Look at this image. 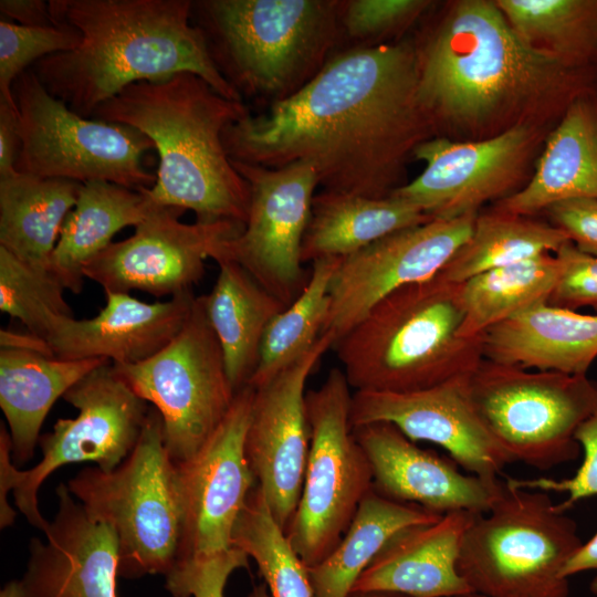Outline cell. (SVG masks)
I'll list each match as a JSON object with an SVG mask.
<instances>
[{"label":"cell","instance_id":"15","mask_svg":"<svg viewBox=\"0 0 597 597\" xmlns=\"http://www.w3.org/2000/svg\"><path fill=\"white\" fill-rule=\"evenodd\" d=\"M185 210L157 206L127 239L112 242L83 268L85 279L104 292L176 296L192 292L205 261L224 258L226 245L244 226L232 221L185 223Z\"/></svg>","mask_w":597,"mask_h":597},{"label":"cell","instance_id":"37","mask_svg":"<svg viewBox=\"0 0 597 597\" xmlns=\"http://www.w3.org/2000/svg\"><path fill=\"white\" fill-rule=\"evenodd\" d=\"M231 543L253 558L270 597H314L307 567L271 515L258 486L235 522Z\"/></svg>","mask_w":597,"mask_h":597},{"label":"cell","instance_id":"27","mask_svg":"<svg viewBox=\"0 0 597 597\" xmlns=\"http://www.w3.org/2000/svg\"><path fill=\"white\" fill-rule=\"evenodd\" d=\"M104 358L63 359L0 348V407L9 426L12 460L32 459L43 421L54 402Z\"/></svg>","mask_w":597,"mask_h":597},{"label":"cell","instance_id":"49","mask_svg":"<svg viewBox=\"0 0 597 597\" xmlns=\"http://www.w3.org/2000/svg\"><path fill=\"white\" fill-rule=\"evenodd\" d=\"M597 569V533L568 558L561 575L564 578L580 572Z\"/></svg>","mask_w":597,"mask_h":597},{"label":"cell","instance_id":"10","mask_svg":"<svg viewBox=\"0 0 597 597\" xmlns=\"http://www.w3.org/2000/svg\"><path fill=\"white\" fill-rule=\"evenodd\" d=\"M20 150L15 171L85 184L104 180L134 190L151 188L145 167L154 143L130 126L86 118L52 96L30 67L12 86Z\"/></svg>","mask_w":597,"mask_h":597},{"label":"cell","instance_id":"16","mask_svg":"<svg viewBox=\"0 0 597 597\" xmlns=\"http://www.w3.org/2000/svg\"><path fill=\"white\" fill-rule=\"evenodd\" d=\"M232 164L250 185L251 202L244 228L227 243L223 259L238 262L287 306L310 277L302 242L318 186L316 172L303 163L282 168Z\"/></svg>","mask_w":597,"mask_h":597},{"label":"cell","instance_id":"21","mask_svg":"<svg viewBox=\"0 0 597 597\" xmlns=\"http://www.w3.org/2000/svg\"><path fill=\"white\" fill-rule=\"evenodd\" d=\"M370 465L373 489L394 501L438 514L486 513L502 494L505 481L463 474L453 460L421 449L389 422L354 428Z\"/></svg>","mask_w":597,"mask_h":597},{"label":"cell","instance_id":"4","mask_svg":"<svg viewBox=\"0 0 597 597\" xmlns=\"http://www.w3.org/2000/svg\"><path fill=\"white\" fill-rule=\"evenodd\" d=\"M243 101L219 94L191 72L125 87L96 108L93 118L145 134L159 157L156 181L146 192L165 207L191 210L197 221L244 226L251 189L229 157L226 129L247 116Z\"/></svg>","mask_w":597,"mask_h":597},{"label":"cell","instance_id":"42","mask_svg":"<svg viewBox=\"0 0 597 597\" xmlns=\"http://www.w3.org/2000/svg\"><path fill=\"white\" fill-rule=\"evenodd\" d=\"M430 4L426 0H352L343 2L342 18L350 36H378L407 25Z\"/></svg>","mask_w":597,"mask_h":597},{"label":"cell","instance_id":"22","mask_svg":"<svg viewBox=\"0 0 597 597\" xmlns=\"http://www.w3.org/2000/svg\"><path fill=\"white\" fill-rule=\"evenodd\" d=\"M45 541L33 537L22 583L28 597H117L114 531L88 514L64 483Z\"/></svg>","mask_w":597,"mask_h":597},{"label":"cell","instance_id":"3","mask_svg":"<svg viewBox=\"0 0 597 597\" xmlns=\"http://www.w3.org/2000/svg\"><path fill=\"white\" fill-rule=\"evenodd\" d=\"M54 25L81 38L67 52L31 69L46 91L74 113L91 118L128 85L191 72L219 94L242 101L191 22V0H50Z\"/></svg>","mask_w":597,"mask_h":597},{"label":"cell","instance_id":"9","mask_svg":"<svg viewBox=\"0 0 597 597\" xmlns=\"http://www.w3.org/2000/svg\"><path fill=\"white\" fill-rule=\"evenodd\" d=\"M473 407L512 458L538 470L578 458V426L597 408V383L586 375L530 371L483 358L469 379Z\"/></svg>","mask_w":597,"mask_h":597},{"label":"cell","instance_id":"25","mask_svg":"<svg viewBox=\"0 0 597 597\" xmlns=\"http://www.w3.org/2000/svg\"><path fill=\"white\" fill-rule=\"evenodd\" d=\"M597 199V87L577 96L546 136L534 171L498 211L535 217L552 205Z\"/></svg>","mask_w":597,"mask_h":597},{"label":"cell","instance_id":"36","mask_svg":"<svg viewBox=\"0 0 597 597\" xmlns=\"http://www.w3.org/2000/svg\"><path fill=\"white\" fill-rule=\"evenodd\" d=\"M341 259L325 258L312 262L303 291L266 327L249 386L256 388L271 380L314 346L328 314L331 285Z\"/></svg>","mask_w":597,"mask_h":597},{"label":"cell","instance_id":"14","mask_svg":"<svg viewBox=\"0 0 597 597\" xmlns=\"http://www.w3.org/2000/svg\"><path fill=\"white\" fill-rule=\"evenodd\" d=\"M542 128V124L522 123L478 140L431 137L412 153L425 163L423 171L390 196L418 207L431 219L479 213L485 203H495L524 186Z\"/></svg>","mask_w":597,"mask_h":597},{"label":"cell","instance_id":"17","mask_svg":"<svg viewBox=\"0 0 597 597\" xmlns=\"http://www.w3.org/2000/svg\"><path fill=\"white\" fill-rule=\"evenodd\" d=\"M254 388L237 391L228 413L190 459L176 463L181 509L178 561L227 551L256 479L245 454ZM177 561V562H178Z\"/></svg>","mask_w":597,"mask_h":597},{"label":"cell","instance_id":"51","mask_svg":"<svg viewBox=\"0 0 597 597\" xmlns=\"http://www.w3.org/2000/svg\"><path fill=\"white\" fill-rule=\"evenodd\" d=\"M247 597H270L268 587L264 583L253 587L252 591Z\"/></svg>","mask_w":597,"mask_h":597},{"label":"cell","instance_id":"29","mask_svg":"<svg viewBox=\"0 0 597 597\" xmlns=\"http://www.w3.org/2000/svg\"><path fill=\"white\" fill-rule=\"evenodd\" d=\"M217 263L216 283L202 298L229 380L238 391L248 385L256 368L266 327L285 305L238 262L222 259Z\"/></svg>","mask_w":597,"mask_h":597},{"label":"cell","instance_id":"20","mask_svg":"<svg viewBox=\"0 0 597 597\" xmlns=\"http://www.w3.org/2000/svg\"><path fill=\"white\" fill-rule=\"evenodd\" d=\"M471 374L437 386L407 392L355 391L350 420L354 428L389 422L407 438L443 448L458 465L484 480H498L514 462L492 438L470 398Z\"/></svg>","mask_w":597,"mask_h":597},{"label":"cell","instance_id":"54","mask_svg":"<svg viewBox=\"0 0 597 597\" xmlns=\"http://www.w3.org/2000/svg\"><path fill=\"white\" fill-rule=\"evenodd\" d=\"M590 591L597 596V577L590 582Z\"/></svg>","mask_w":597,"mask_h":597},{"label":"cell","instance_id":"33","mask_svg":"<svg viewBox=\"0 0 597 597\" xmlns=\"http://www.w3.org/2000/svg\"><path fill=\"white\" fill-rule=\"evenodd\" d=\"M555 253L491 269L460 283L463 322L459 335L476 338L490 327L548 302L558 279Z\"/></svg>","mask_w":597,"mask_h":597},{"label":"cell","instance_id":"41","mask_svg":"<svg viewBox=\"0 0 597 597\" xmlns=\"http://www.w3.org/2000/svg\"><path fill=\"white\" fill-rule=\"evenodd\" d=\"M574 438L583 449L584 459L572 478L564 480L506 478L505 481L517 489L567 493V499L556 504L562 512H566L583 499L597 496V408L578 426Z\"/></svg>","mask_w":597,"mask_h":597},{"label":"cell","instance_id":"30","mask_svg":"<svg viewBox=\"0 0 597 597\" xmlns=\"http://www.w3.org/2000/svg\"><path fill=\"white\" fill-rule=\"evenodd\" d=\"M430 220L418 207L392 196L376 199L323 189L312 201L302 261L345 258L392 232Z\"/></svg>","mask_w":597,"mask_h":597},{"label":"cell","instance_id":"23","mask_svg":"<svg viewBox=\"0 0 597 597\" xmlns=\"http://www.w3.org/2000/svg\"><path fill=\"white\" fill-rule=\"evenodd\" d=\"M105 306L92 318L55 315L46 341L55 357L104 358L136 364L163 349L181 329L193 304L192 292L147 303L129 293L106 291Z\"/></svg>","mask_w":597,"mask_h":597},{"label":"cell","instance_id":"31","mask_svg":"<svg viewBox=\"0 0 597 597\" xmlns=\"http://www.w3.org/2000/svg\"><path fill=\"white\" fill-rule=\"evenodd\" d=\"M82 185L19 172L0 178V247L29 266L48 272Z\"/></svg>","mask_w":597,"mask_h":597},{"label":"cell","instance_id":"18","mask_svg":"<svg viewBox=\"0 0 597 597\" xmlns=\"http://www.w3.org/2000/svg\"><path fill=\"white\" fill-rule=\"evenodd\" d=\"M476 216L432 219L342 258L322 334H331L336 343L388 294L438 275L470 238Z\"/></svg>","mask_w":597,"mask_h":597},{"label":"cell","instance_id":"35","mask_svg":"<svg viewBox=\"0 0 597 597\" xmlns=\"http://www.w3.org/2000/svg\"><path fill=\"white\" fill-rule=\"evenodd\" d=\"M567 235L551 222L535 217L490 209L478 213L472 233L438 273L446 281L462 283L491 269L556 253Z\"/></svg>","mask_w":597,"mask_h":597},{"label":"cell","instance_id":"5","mask_svg":"<svg viewBox=\"0 0 597 597\" xmlns=\"http://www.w3.org/2000/svg\"><path fill=\"white\" fill-rule=\"evenodd\" d=\"M460 283L434 277L374 305L333 346L355 391L407 392L472 374L482 336L462 338Z\"/></svg>","mask_w":597,"mask_h":597},{"label":"cell","instance_id":"48","mask_svg":"<svg viewBox=\"0 0 597 597\" xmlns=\"http://www.w3.org/2000/svg\"><path fill=\"white\" fill-rule=\"evenodd\" d=\"M0 348L35 352L55 357L48 341L29 331L22 333L2 328L0 331Z\"/></svg>","mask_w":597,"mask_h":597},{"label":"cell","instance_id":"19","mask_svg":"<svg viewBox=\"0 0 597 597\" xmlns=\"http://www.w3.org/2000/svg\"><path fill=\"white\" fill-rule=\"evenodd\" d=\"M334 337L314 346L271 380L254 388L245 454L271 515L286 532L296 511L310 450L306 381Z\"/></svg>","mask_w":597,"mask_h":597},{"label":"cell","instance_id":"32","mask_svg":"<svg viewBox=\"0 0 597 597\" xmlns=\"http://www.w3.org/2000/svg\"><path fill=\"white\" fill-rule=\"evenodd\" d=\"M441 516L385 498L373 489L362 500L338 545L321 563L307 567L314 597H349L362 573L396 533L411 525L433 523Z\"/></svg>","mask_w":597,"mask_h":597},{"label":"cell","instance_id":"11","mask_svg":"<svg viewBox=\"0 0 597 597\" xmlns=\"http://www.w3.org/2000/svg\"><path fill=\"white\" fill-rule=\"evenodd\" d=\"M352 399L339 368L306 392L310 450L301 498L285 532L306 567L333 552L373 490L370 465L350 420Z\"/></svg>","mask_w":597,"mask_h":597},{"label":"cell","instance_id":"28","mask_svg":"<svg viewBox=\"0 0 597 597\" xmlns=\"http://www.w3.org/2000/svg\"><path fill=\"white\" fill-rule=\"evenodd\" d=\"M146 189L134 190L104 180L82 185L48 269L65 290L80 293L84 265L106 249L118 231L138 226L158 206L149 199Z\"/></svg>","mask_w":597,"mask_h":597},{"label":"cell","instance_id":"8","mask_svg":"<svg viewBox=\"0 0 597 597\" xmlns=\"http://www.w3.org/2000/svg\"><path fill=\"white\" fill-rule=\"evenodd\" d=\"M575 521L547 492L505 486L465 530L458 572L486 597H568L561 575L582 545Z\"/></svg>","mask_w":597,"mask_h":597},{"label":"cell","instance_id":"45","mask_svg":"<svg viewBox=\"0 0 597 597\" xmlns=\"http://www.w3.org/2000/svg\"><path fill=\"white\" fill-rule=\"evenodd\" d=\"M20 145L18 109L0 100V178L17 172Z\"/></svg>","mask_w":597,"mask_h":597},{"label":"cell","instance_id":"12","mask_svg":"<svg viewBox=\"0 0 597 597\" xmlns=\"http://www.w3.org/2000/svg\"><path fill=\"white\" fill-rule=\"evenodd\" d=\"M115 375L159 412L174 462L193 457L228 413L233 389L219 341L196 296L179 333L158 353L136 364H112Z\"/></svg>","mask_w":597,"mask_h":597},{"label":"cell","instance_id":"38","mask_svg":"<svg viewBox=\"0 0 597 597\" xmlns=\"http://www.w3.org/2000/svg\"><path fill=\"white\" fill-rule=\"evenodd\" d=\"M64 290L49 272L29 266L0 247V310L27 331L46 339L53 316H73Z\"/></svg>","mask_w":597,"mask_h":597},{"label":"cell","instance_id":"50","mask_svg":"<svg viewBox=\"0 0 597 597\" xmlns=\"http://www.w3.org/2000/svg\"><path fill=\"white\" fill-rule=\"evenodd\" d=\"M0 597H28L22 580L9 582L0 591Z\"/></svg>","mask_w":597,"mask_h":597},{"label":"cell","instance_id":"7","mask_svg":"<svg viewBox=\"0 0 597 597\" xmlns=\"http://www.w3.org/2000/svg\"><path fill=\"white\" fill-rule=\"evenodd\" d=\"M66 485L91 516L114 531L119 576H166L174 568L180 549L181 509L176 463L155 408L137 444L117 468L108 472L85 468Z\"/></svg>","mask_w":597,"mask_h":597},{"label":"cell","instance_id":"44","mask_svg":"<svg viewBox=\"0 0 597 597\" xmlns=\"http://www.w3.org/2000/svg\"><path fill=\"white\" fill-rule=\"evenodd\" d=\"M543 213L582 252L597 256V199L559 201Z\"/></svg>","mask_w":597,"mask_h":597},{"label":"cell","instance_id":"13","mask_svg":"<svg viewBox=\"0 0 597 597\" xmlns=\"http://www.w3.org/2000/svg\"><path fill=\"white\" fill-rule=\"evenodd\" d=\"M78 410L75 418L57 419L41 434L42 459L29 470H17L14 500L28 522L44 531L49 522L39 509L42 483L70 463L94 462L103 471L117 468L133 451L150 407L104 364L73 385L62 397Z\"/></svg>","mask_w":597,"mask_h":597},{"label":"cell","instance_id":"47","mask_svg":"<svg viewBox=\"0 0 597 597\" xmlns=\"http://www.w3.org/2000/svg\"><path fill=\"white\" fill-rule=\"evenodd\" d=\"M0 12L11 19V22L24 27L54 25L49 2L43 0H1Z\"/></svg>","mask_w":597,"mask_h":597},{"label":"cell","instance_id":"26","mask_svg":"<svg viewBox=\"0 0 597 597\" xmlns=\"http://www.w3.org/2000/svg\"><path fill=\"white\" fill-rule=\"evenodd\" d=\"M482 353L499 364L586 375L597 357V315L540 303L485 331Z\"/></svg>","mask_w":597,"mask_h":597},{"label":"cell","instance_id":"6","mask_svg":"<svg viewBox=\"0 0 597 597\" xmlns=\"http://www.w3.org/2000/svg\"><path fill=\"white\" fill-rule=\"evenodd\" d=\"M342 8L343 2L323 0H203L192 1L191 21L240 95L277 101L322 70Z\"/></svg>","mask_w":597,"mask_h":597},{"label":"cell","instance_id":"46","mask_svg":"<svg viewBox=\"0 0 597 597\" xmlns=\"http://www.w3.org/2000/svg\"><path fill=\"white\" fill-rule=\"evenodd\" d=\"M18 468L12 460L10 433L0 425V526L6 528L14 523L15 512L9 504L8 494L13 492Z\"/></svg>","mask_w":597,"mask_h":597},{"label":"cell","instance_id":"1","mask_svg":"<svg viewBox=\"0 0 597 597\" xmlns=\"http://www.w3.org/2000/svg\"><path fill=\"white\" fill-rule=\"evenodd\" d=\"M434 137L418 91L416 44L347 51L270 109L230 125L231 160L268 168L307 164L324 190L387 198L405 161Z\"/></svg>","mask_w":597,"mask_h":597},{"label":"cell","instance_id":"40","mask_svg":"<svg viewBox=\"0 0 597 597\" xmlns=\"http://www.w3.org/2000/svg\"><path fill=\"white\" fill-rule=\"evenodd\" d=\"M249 556L237 547L178 561L165 576L172 597H224L230 575L248 567Z\"/></svg>","mask_w":597,"mask_h":597},{"label":"cell","instance_id":"43","mask_svg":"<svg viewBox=\"0 0 597 597\" xmlns=\"http://www.w3.org/2000/svg\"><path fill=\"white\" fill-rule=\"evenodd\" d=\"M559 273L548 304L577 311L597 312V256L579 251L570 241L555 253Z\"/></svg>","mask_w":597,"mask_h":597},{"label":"cell","instance_id":"2","mask_svg":"<svg viewBox=\"0 0 597 597\" xmlns=\"http://www.w3.org/2000/svg\"><path fill=\"white\" fill-rule=\"evenodd\" d=\"M416 51L419 98L434 135L478 140L558 121L597 87V66L569 67L534 51L491 0L450 4Z\"/></svg>","mask_w":597,"mask_h":597},{"label":"cell","instance_id":"24","mask_svg":"<svg viewBox=\"0 0 597 597\" xmlns=\"http://www.w3.org/2000/svg\"><path fill=\"white\" fill-rule=\"evenodd\" d=\"M475 513L443 514L396 533L362 573L353 593L454 597L473 590L458 572L461 541Z\"/></svg>","mask_w":597,"mask_h":597},{"label":"cell","instance_id":"39","mask_svg":"<svg viewBox=\"0 0 597 597\" xmlns=\"http://www.w3.org/2000/svg\"><path fill=\"white\" fill-rule=\"evenodd\" d=\"M80 41V34L69 27H24L1 20L0 100L18 109L12 93L18 76L48 55L75 49Z\"/></svg>","mask_w":597,"mask_h":597},{"label":"cell","instance_id":"52","mask_svg":"<svg viewBox=\"0 0 597 597\" xmlns=\"http://www.w3.org/2000/svg\"><path fill=\"white\" fill-rule=\"evenodd\" d=\"M349 597H402L389 593H353Z\"/></svg>","mask_w":597,"mask_h":597},{"label":"cell","instance_id":"34","mask_svg":"<svg viewBox=\"0 0 597 597\" xmlns=\"http://www.w3.org/2000/svg\"><path fill=\"white\" fill-rule=\"evenodd\" d=\"M531 49L569 67L597 66V0H495Z\"/></svg>","mask_w":597,"mask_h":597},{"label":"cell","instance_id":"53","mask_svg":"<svg viewBox=\"0 0 597 597\" xmlns=\"http://www.w3.org/2000/svg\"><path fill=\"white\" fill-rule=\"evenodd\" d=\"M454 597H486V596L472 591V593H468V594H463V595H459Z\"/></svg>","mask_w":597,"mask_h":597}]
</instances>
